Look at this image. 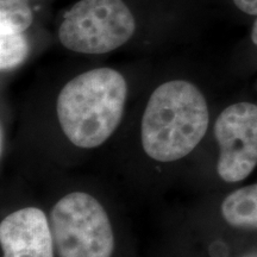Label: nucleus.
Wrapping results in <instances>:
<instances>
[{"mask_svg": "<svg viewBox=\"0 0 257 257\" xmlns=\"http://www.w3.org/2000/svg\"><path fill=\"white\" fill-rule=\"evenodd\" d=\"M208 108L197 86L173 80L159 86L142 118V146L147 155L173 162L194 150L206 134Z\"/></svg>", "mask_w": 257, "mask_h": 257, "instance_id": "nucleus-1", "label": "nucleus"}, {"mask_svg": "<svg viewBox=\"0 0 257 257\" xmlns=\"http://www.w3.org/2000/svg\"><path fill=\"white\" fill-rule=\"evenodd\" d=\"M127 95L124 76L111 68L80 74L61 89L57 117L74 146H101L120 123Z\"/></svg>", "mask_w": 257, "mask_h": 257, "instance_id": "nucleus-2", "label": "nucleus"}, {"mask_svg": "<svg viewBox=\"0 0 257 257\" xmlns=\"http://www.w3.org/2000/svg\"><path fill=\"white\" fill-rule=\"evenodd\" d=\"M50 219L60 257H111L114 237L110 219L92 195L69 193L54 206Z\"/></svg>", "mask_w": 257, "mask_h": 257, "instance_id": "nucleus-3", "label": "nucleus"}, {"mask_svg": "<svg viewBox=\"0 0 257 257\" xmlns=\"http://www.w3.org/2000/svg\"><path fill=\"white\" fill-rule=\"evenodd\" d=\"M136 21L123 0H80L64 15L59 38L67 49L105 54L133 37Z\"/></svg>", "mask_w": 257, "mask_h": 257, "instance_id": "nucleus-4", "label": "nucleus"}, {"mask_svg": "<svg viewBox=\"0 0 257 257\" xmlns=\"http://www.w3.org/2000/svg\"><path fill=\"white\" fill-rule=\"evenodd\" d=\"M214 136L220 148L217 172L225 182L248 178L257 166V106L238 102L217 118Z\"/></svg>", "mask_w": 257, "mask_h": 257, "instance_id": "nucleus-5", "label": "nucleus"}, {"mask_svg": "<svg viewBox=\"0 0 257 257\" xmlns=\"http://www.w3.org/2000/svg\"><path fill=\"white\" fill-rule=\"evenodd\" d=\"M53 240L49 221L40 208H22L0 224L4 257H54Z\"/></svg>", "mask_w": 257, "mask_h": 257, "instance_id": "nucleus-6", "label": "nucleus"}, {"mask_svg": "<svg viewBox=\"0 0 257 257\" xmlns=\"http://www.w3.org/2000/svg\"><path fill=\"white\" fill-rule=\"evenodd\" d=\"M221 214L231 226L257 229V184L227 195L221 204Z\"/></svg>", "mask_w": 257, "mask_h": 257, "instance_id": "nucleus-7", "label": "nucleus"}, {"mask_svg": "<svg viewBox=\"0 0 257 257\" xmlns=\"http://www.w3.org/2000/svg\"><path fill=\"white\" fill-rule=\"evenodd\" d=\"M29 53L24 32L0 27V68L11 70L23 63Z\"/></svg>", "mask_w": 257, "mask_h": 257, "instance_id": "nucleus-8", "label": "nucleus"}, {"mask_svg": "<svg viewBox=\"0 0 257 257\" xmlns=\"http://www.w3.org/2000/svg\"><path fill=\"white\" fill-rule=\"evenodd\" d=\"M34 22L28 0H0V27L25 32Z\"/></svg>", "mask_w": 257, "mask_h": 257, "instance_id": "nucleus-9", "label": "nucleus"}, {"mask_svg": "<svg viewBox=\"0 0 257 257\" xmlns=\"http://www.w3.org/2000/svg\"><path fill=\"white\" fill-rule=\"evenodd\" d=\"M233 3L244 14L257 16V0H233Z\"/></svg>", "mask_w": 257, "mask_h": 257, "instance_id": "nucleus-10", "label": "nucleus"}, {"mask_svg": "<svg viewBox=\"0 0 257 257\" xmlns=\"http://www.w3.org/2000/svg\"><path fill=\"white\" fill-rule=\"evenodd\" d=\"M251 40L253 42V44H256L257 46V19L255 23H253V27L251 30Z\"/></svg>", "mask_w": 257, "mask_h": 257, "instance_id": "nucleus-11", "label": "nucleus"}, {"mask_svg": "<svg viewBox=\"0 0 257 257\" xmlns=\"http://www.w3.org/2000/svg\"><path fill=\"white\" fill-rule=\"evenodd\" d=\"M243 257H257V252L248 253V255H245V256H243Z\"/></svg>", "mask_w": 257, "mask_h": 257, "instance_id": "nucleus-12", "label": "nucleus"}]
</instances>
